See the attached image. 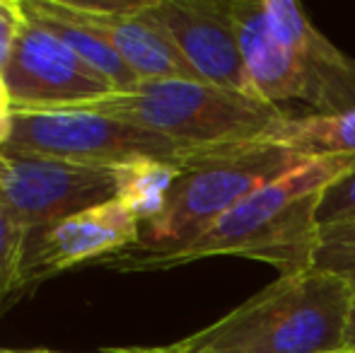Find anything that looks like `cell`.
Masks as SVG:
<instances>
[{"label":"cell","instance_id":"7c38bea8","mask_svg":"<svg viewBox=\"0 0 355 353\" xmlns=\"http://www.w3.org/2000/svg\"><path fill=\"white\" fill-rule=\"evenodd\" d=\"M24 17L56 37L87 68L114 87V92H133L141 80L126 66L107 37L73 12L63 0H19Z\"/></svg>","mask_w":355,"mask_h":353},{"label":"cell","instance_id":"9c48e42d","mask_svg":"<svg viewBox=\"0 0 355 353\" xmlns=\"http://www.w3.org/2000/svg\"><path fill=\"white\" fill-rule=\"evenodd\" d=\"M141 242V223L119 198L53 225L27 232L19 264V291L89 259H107Z\"/></svg>","mask_w":355,"mask_h":353},{"label":"cell","instance_id":"ffe728a7","mask_svg":"<svg viewBox=\"0 0 355 353\" xmlns=\"http://www.w3.org/2000/svg\"><path fill=\"white\" fill-rule=\"evenodd\" d=\"M10 133V114H0V148L5 146Z\"/></svg>","mask_w":355,"mask_h":353},{"label":"cell","instance_id":"52a82bcc","mask_svg":"<svg viewBox=\"0 0 355 353\" xmlns=\"http://www.w3.org/2000/svg\"><path fill=\"white\" fill-rule=\"evenodd\" d=\"M116 198L114 167L49 157H0V208L24 232Z\"/></svg>","mask_w":355,"mask_h":353},{"label":"cell","instance_id":"5bb4252c","mask_svg":"<svg viewBox=\"0 0 355 353\" xmlns=\"http://www.w3.org/2000/svg\"><path fill=\"white\" fill-rule=\"evenodd\" d=\"M114 172H116V198L136 216L141 225H145L164 211L169 191L182 175V167L153 157H141L114 167Z\"/></svg>","mask_w":355,"mask_h":353},{"label":"cell","instance_id":"6da1fadb","mask_svg":"<svg viewBox=\"0 0 355 353\" xmlns=\"http://www.w3.org/2000/svg\"><path fill=\"white\" fill-rule=\"evenodd\" d=\"M353 167L355 155L304 160L244 196L189 245L167 252L128 247L102 264L116 271H169L213 257H242L273 266L278 276L307 271L314 268L319 201Z\"/></svg>","mask_w":355,"mask_h":353},{"label":"cell","instance_id":"3957f363","mask_svg":"<svg viewBox=\"0 0 355 353\" xmlns=\"http://www.w3.org/2000/svg\"><path fill=\"white\" fill-rule=\"evenodd\" d=\"M353 293L322 268L278 276L164 353H336L346 349Z\"/></svg>","mask_w":355,"mask_h":353},{"label":"cell","instance_id":"7402d4cb","mask_svg":"<svg viewBox=\"0 0 355 353\" xmlns=\"http://www.w3.org/2000/svg\"><path fill=\"white\" fill-rule=\"evenodd\" d=\"M0 114H10V97H8V92H5L3 80H0Z\"/></svg>","mask_w":355,"mask_h":353},{"label":"cell","instance_id":"44dd1931","mask_svg":"<svg viewBox=\"0 0 355 353\" xmlns=\"http://www.w3.org/2000/svg\"><path fill=\"white\" fill-rule=\"evenodd\" d=\"M102 353H164L162 346H153V349H112Z\"/></svg>","mask_w":355,"mask_h":353},{"label":"cell","instance_id":"8fae6325","mask_svg":"<svg viewBox=\"0 0 355 353\" xmlns=\"http://www.w3.org/2000/svg\"><path fill=\"white\" fill-rule=\"evenodd\" d=\"M78 17L104 34L141 83L201 80L177 44L143 12L141 3H73L63 0ZM203 83V80H201Z\"/></svg>","mask_w":355,"mask_h":353},{"label":"cell","instance_id":"cb8c5ba5","mask_svg":"<svg viewBox=\"0 0 355 353\" xmlns=\"http://www.w3.org/2000/svg\"><path fill=\"white\" fill-rule=\"evenodd\" d=\"M336 353H355L353 349H343V351H336Z\"/></svg>","mask_w":355,"mask_h":353},{"label":"cell","instance_id":"2e32d148","mask_svg":"<svg viewBox=\"0 0 355 353\" xmlns=\"http://www.w3.org/2000/svg\"><path fill=\"white\" fill-rule=\"evenodd\" d=\"M27 232L15 225L0 208V307L19 293V264Z\"/></svg>","mask_w":355,"mask_h":353},{"label":"cell","instance_id":"603a6c76","mask_svg":"<svg viewBox=\"0 0 355 353\" xmlns=\"http://www.w3.org/2000/svg\"><path fill=\"white\" fill-rule=\"evenodd\" d=\"M0 353H42V351H15V349H0Z\"/></svg>","mask_w":355,"mask_h":353},{"label":"cell","instance_id":"30bf717a","mask_svg":"<svg viewBox=\"0 0 355 353\" xmlns=\"http://www.w3.org/2000/svg\"><path fill=\"white\" fill-rule=\"evenodd\" d=\"M143 12L164 29L203 83L252 94L230 0H145Z\"/></svg>","mask_w":355,"mask_h":353},{"label":"cell","instance_id":"277c9868","mask_svg":"<svg viewBox=\"0 0 355 353\" xmlns=\"http://www.w3.org/2000/svg\"><path fill=\"white\" fill-rule=\"evenodd\" d=\"M71 109L136 123L193 150L252 143L290 114L252 94L201 80L141 83L133 92H114Z\"/></svg>","mask_w":355,"mask_h":353},{"label":"cell","instance_id":"ac0fdd59","mask_svg":"<svg viewBox=\"0 0 355 353\" xmlns=\"http://www.w3.org/2000/svg\"><path fill=\"white\" fill-rule=\"evenodd\" d=\"M24 15L19 3L12 0H0V78H3L8 61L12 56L15 42H17V34L22 29Z\"/></svg>","mask_w":355,"mask_h":353},{"label":"cell","instance_id":"8992f818","mask_svg":"<svg viewBox=\"0 0 355 353\" xmlns=\"http://www.w3.org/2000/svg\"><path fill=\"white\" fill-rule=\"evenodd\" d=\"M208 150H193L162 133L85 109H10L0 157H49L75 165L119 167L153 157L187 167Z\"/></svg>","mask_w":355,"mask_h":353},{"label":"cell","instance_id":"d6986e66","mask_svg":"<svg viewBox=\"0 0 355 353\" xmlns=\"http://www.w3.org/2000/svg\"><path fill=\"white\" fill-rule=\"evenodd\" d=\"M346 349L355 351V295L351 305V315H348V329H346Z\"/></svg>","mask_w":355,"mask_h":353},{"label":"cell","instance_id":"ba28073f","mask_svg":"<svg viewBox=\"0 0 355 353\" xmlns=\"http://www.w3.org/2000/svg\"><path fill=\"white\" fill-rule=\"evenodd\" d=\"M0 80L10 109H66L114 94L104 78L27 17Z\"/></svg>","mask_w":355,"mask_h":353},{"label":"cell","instance_id":"4fadbf2b","mask_svg":"<svg viewBox=\"0 0 355 353\" xmlns=\"http://www.w3.org/2000/svg\"><path fill=\"white\" fill-rule=\"evenodd\" d=\"M268 143L297 160L355 155V112L343 114H288L263 133Z\"/></svg>","mask_w":355,"mask_h":353},{"label":"cell","instance_id":"7a4b0ae2","mask_svg":"<svg viewBox=\"0 0 355 353\" xmlns=\"http://www.w3.org/2000/svg\"><path fill=\"white\" fill-rule=\"evenodd\" d=\"M249 92L309 114L355 112V58L338 49L295 0H230Z\"/></svg>","mask_w":355,"mask_h":353},{"label":"cell","instance_id":"5b68a950","mask_svg":"<svg viewBox=\"0 0 355 353\" xmlns=\"http://www.w3.org/2000/svg\"><path fill=\"white\" fill-rule=\"evenodd\" d=\"M300 162L304 160H297L263 136L242 146L203 153L182 170L164 211L141 225V242L136 247L167 252L189 245L244 196L283 177Z\"/></svg>","mask_w":355,"mask_h":353},{"label":"cell","instance_id":"d4e9b609","mask_svg":"<svg viewBox=\"0 0 355 353\" xmlns=\"http://www.w3.org/2000/svg\"><path fill=\"white\" fill-rule=\"evenodd\" d=\"M42 353H51V351H42Z\"/></svg>","mask_w":355,"mask_h":353},{"label":"cell","instance_id":"9a60e30c","mask_svg":"<svg viewBox=\"0 0 355 353\" xmlns=\"http://www.w3.org/2000/svg\"><path fill=\"white\" fill-rule=\"evenodd\" d=\"M314 268H322L351 288L355 295V221L319 225L314 245Z\"/></svg>","mask_w":355,"mask_h":353},{"label":"cell","instance_id":"e0dca14e","mask_svg":"<svg viewBox=\"0 0 355 353\" xmlns=\"http://www.w3.org/2000/svg\"><path fill=\"white\" fill-rule=\"evenodd\" d=\"M317 221L319 225L355 221V167L324 191L317 208Z\"/></svg>","mask_w":355,"mask_h":353}]
</instances>
